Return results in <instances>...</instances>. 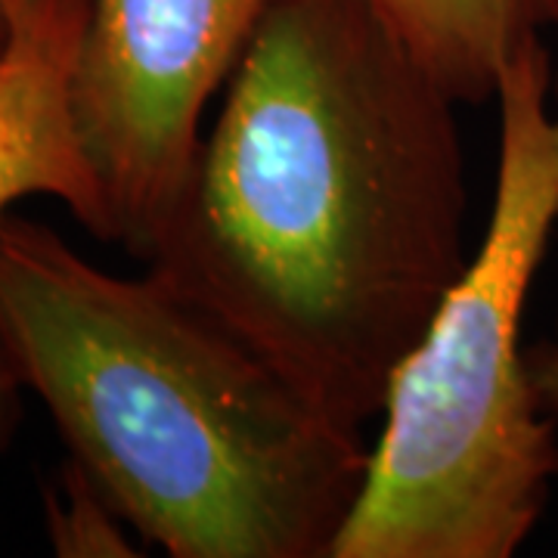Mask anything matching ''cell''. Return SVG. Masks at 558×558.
Segmentation results:
<instances>
[{"instance_id": "cell-4", "label": "cell", "mask_w": 558, "mask_h": 558, "mask_svg": "<svg viewBox=\"0 0 558 558\" xmlns=\"http://www.w3.org/2000/svg\"><path fill=\"white\" fill-rule=\"evenodd\" d=\"M274 0H90L72 69L78 137L112 242L146 260L196 161L202 119Z\"/></svg>"}, {"instance_id": "cell-7", "label": "cell", "mask_w": 558, "mask_h": 558, "mask_svg": "<svg viewBox=\"0 0 558 558\" xmlns=\"http://www.w3.org/2000/svg\"><path fill=\"white\" fill-rule=\"evenodd\" d=\"M44 531L60 558H134L137 531L94 481L69 459L44 490ZM140 539V537H137Z\"/></svg>"}, {"instance_id": "cell-3", "label": "cell", "mask_w": 558, "mask_h": 558, "mask_svg": "<svg viewBox=\"0 0 558 558\" xmlns=\"http://www.w3.org/2000/svg\"><path fill=\"white\" fill-rule=\"evenodd\" d=\"M553 84L543 38L499 75L490 218L391 379L332 558H509L549 506L558 432L527 379L521 319L558 223Z\"/></svg>"}, {"instance_id": "cell-8", "label": "cell", "mask_w": 558, "mask_h": 558, "mask_svg": "<svg viewBox=\"0 0 558 558\" xmlns=\"http://www.w3.org/2000/svg\"><path fill=\"white\" fill-rule=\"evenodd\" d=\"M524 363L539 410L558 422V339L531 344L524 351Z\"/></svg>"}, {"instance_id": "cell-10", "label": "cell", "mask_w": 558, "mask_h": 558, "mask_svg": "<svg viewBox=\"0 0 558 558\" xmlns=\"http://www.w3.org/2000/svg\"><path fill=\"white\" fill-rule=\"evenodd\" d=\"M20 3L22 0H0V40L7 38V28H10V20H13Z\"/></svg>"}, {"instance_id": "cell-5", "label": "cell", "mask_w": 558, "mask_h": 558, "mask_svg": "<svg viewBox=\"0 0 558 558\" xmlns=\"http://www.w3.org/2000/svg\"><path fill=\"white\" fill-rule=\"evenodd\" d=\"M90 0H22L0 50V220L22 199L65 205L81 227L112 242L100 180L72 112V69Z\"/></svg>"}, {"instance_id": "cell-12", "label": "cell", "mask_w": 558, "mask_h": 558, "mask_svg": "<svg viewBox=\"0 0 558 558\" xmlns=\"http://www.w3.org/2000/svg\"><path fill=\"white\" fill-rule=\"evenodd\" d=\"M0 50H3V40H0Z\"/></svg>"}, {"instance_id": "cell-6", "label": "cell", "mask_w": 558, "mask_h": 558, "mask_svg": "<svg viewBox=\"0 0 558 558\" xmlns=\"http://www.w3.org/2000/svg\"><path fill=\"white\" fill-rule=\"evenodd\" d=\"M379 16L459 106L497 100L502 69L543 28L558 0H373Z\"/></svg>"}, {"instance_id": "cell-2", "label": "cell", "mask_w": 558, "mask_h": 558, "mask_svg": "<svg viewBox=\"0 0 558 558\" xmlns=\"http://www.w3.org/2000/svg\"><path fill=\"white\" fill-rule=\"evenodd\" d=\"M0 348L69 459L171 558H332L369 444L277 360L143 270L0 220Z\"/></svg>"}, {"instance_id": "cell-9", "label": "cell", "mask_w": 558, "mask_h": 558, "mask_svg": "<svg viewBox=\"0 0 558 558\" xmlns=\"http://www.w3.org/2000/svg\"><path fill=\"white\" fill-rule=\"evenodd\" d=\"M25 385L20 373L13 366V360L7 357V351L0 348V450H7V444L13 440L22 418V398H25Z\"/></svg>"}, {"instance_id": "cell-11", "label": "cell", "mask_w": 558, "mask_h": 558, "mask_svg": "<svg viewBox=\"0 0 558 558\" xmlns=\"http://www.w3.org/2000/svg\"><path fill=\"white\" fill-rule=\"evenodd\" d=\"M553 94H556V100H558V69H556V84H553Z\"/></svg>"}, {"instance_id": "cell-1", "label": "cell", "mask_w": 558, "mask_h": 558, "mask_svg": "<svg viewBox=\"0 0 558 558\" xmlns=\"http://www.w3.org/2000/svg\"><path fill=\"white\" fill-rule=\"evenodd\" d=\"M457 109L373 0H274L143 264L366 428L469 264Z\"/></svg>"}]
</instances>
